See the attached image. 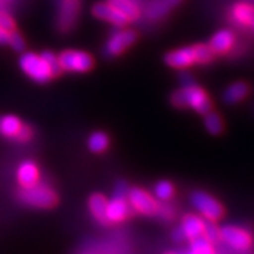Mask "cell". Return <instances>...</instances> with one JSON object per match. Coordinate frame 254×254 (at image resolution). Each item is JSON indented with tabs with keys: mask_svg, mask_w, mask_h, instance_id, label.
I'll return each mask as SVG.
<instances>
[{
	"mask_svg": "<svg viewBox=\"0 0 254 254\" xmlns=\"http://www.w3.org/2000/svg\"><path fill=\"white\" fill-rule=\"evenodd\" d=\"M107 206L108 200L101 193L92 194L88 200V207H90L91 214L101 224L109 223L107 218Z\"/></svg>",
	"mask_w": 254,
	"mask_h": 254,
	"instance_id": "18",
	"label": "cell"
},
{
	"mask_svg": "<svg viewBox=\"0 0 254 254\" xmlns=\"http://www.w3.org/2000/svg\"><path fill=\"white\" fill-rule=\"evenodd\" d=\"M165 63L175 69H186L196 64L194 47H183L179 50L171 51L165 56Z\"/></svg>",
	"mask_w": 254,
	"mask_h": 254,
	"instance_id": "10",
	"label": "cell"
},
{
	"mask_svg": "<svg viewBox=\"0 0 254 254\" xmlns=\"http://www.w3.org/2000/svg\"><path fill=\"white\" fill-rule=\"evenodd\" d=\"M88 148H90L91 152L94 153H101L108 148L109 145V137L105 132H101V131H96L94 134H91L88 137Z\"/></svg>",
	"mask_w": 254,
	"mask_h": 254,
	"instance_id": "22",
	"label": "cell"
},
{
	"mask_svg": "<svg viewBox=\"0 0 254 254\" xmlns=\"http://www.w3.org/2000/svg\"><path fill=\"white\" fill-rule=\"evenodd\" d=\"M57 59L61 70L70 71V73H86L94 66V59L84 51H64Z\"/></svg>",
	"mask_w": 254,
	"mask_h": 254,
	"instance_id": "4",
	"label": "cell"
},
{
	"mask_svg": "<svg viewBox=\"0 0 254 254\" xmlns=\"http://www.w3.org/2000/svg\"><path fill=\"white\" fill-rule=\"evenodd\" d=\"M182 0H153L147 7V17L152 21H157L167 16L171 9H174Z\"/></svg>",
	"mask_w": 254,
	"mask_h": 254,
	"instance_id": "16",
	"label": "cell"
},
{
	"mask_svg": "<svg viewBox=\"0 0 254 254\" xmlns=\"http://www.w3.org/2000/svg\"><path fill=\"white\" fill-rule=\"evenodd\" d=\"M10 47L13 48L14 51L17 52H22L25 50V40L22 38L20 33H17V31H10L9 33V42H8Z\"/></svg>",
	"mask_w": 254,
	"mask_h": 254,
	"instance_id": "29",
	"label": "cell"
},
{
	"mask_svg": "<svg viewBox=\"0 0 254 254\" xmlns=\"http://www.w3.org/2000/svg\"><path fill=\"white\" fill-rule=\"evenodd\" d=\"M235 43V35L231 30L227 29H223V30H219L213 35V38L210 39V48L213 50L214 54L222 55L226 54L232 48Z\"/></svg>",
	"mask_w": 254,
	"mask_h": 254,
	"instance_id": "17",
	"label": "cell"
},
{
	"mask_svg": "<svg viewBox=\"0 0 254 254\" xmlns=\"http://www.w3.org/2000/svg\"><path fill=\"white\" fill-rule=\"evenodd\" d=\"M166 254H178V253H166Z\"/></svg>",
	"mask_w": 254,
	"mask_h": 254,
	"instance_id": "35",
	"label": "cell"
},
{
	"mask_svg": "<svg viewBox=\"0 0 254 254\" xmlns=\"http://www.w3.org/2000/svg\"><path fill=\"white\" fill-rule=\"evenodd\" d=\"M127 200H128L130 206L135 211H137V213H140L143 215H148V217L157 214L158 209H160L157 201L154 200L148 192L141 190V188L136 187L128 190Z\"/></svg>",
	"mask_w": 254,
	"mask_h": 254,
	"instance_id": "7",
	"label": "cell"
},
{
	"mask_svg": "<svg viewBox=\"0 0 254 254\" xmlns=\"http://www.w3.org/2000/svg\"><path fill=\"white\" fill-rule=\"evenodd\" d=\"M92 14L100 20L108 21L116 26H124L128 22L126 17L120 13L116 8H113L109 3H97L92 7Z\"/></svg>",
	"mask_w": 254,
	"mask_h": 254,
	"instance_id": "12",
	"label": "cell"
},
{
	"mask_svg": "<svg viewBox=\"0 0 254 254\" xmlns=\"http://www.w3.org/2000/svg\"><path fill=\"white\" fill-rule=\"evenodd\" d=\"M130 204L127 197L122 196H116L108 201L107 206V218L109 223H118V222L125 221L128 214H130Z\"/></svg>",
	"mask_w": 254,
	"mask_h": 254,
	"instance_id": "11",
	"label": "cell"
},
{
	"mask_svg": "<svg viewBox=\"0 0 254 254\" xmlns=\"http://www.w3.org/2000/svg\"><path fill=\"white\" fill-rule=\"evenodd\" d=\"M181 227L187 240H194V239L200 238L204 234L205 221L198 215L187 214L183 217Z\"/></svg>",
	"mask_w": 254,
	"mask_h": 254,
	"instance_id": "14",
	"label": "cell"
},
{
	"mask_svg": "<svg viewBox=\"0 0 254 254\" xmlns=\"http://www.w3.org/2000/svg\"><path fill=\"white\" fill-rule=\"evenodd\" d=\"M17 179L21 187H30L39 182V169L33 161H24L18 166L17 170Z\"/></svg>",
	"mask_w": 254,
	"mask_h": 254,
	"instance_id": "15",
	"label": "cell"
},
{
	"mask_svg": "<svg viewBox=\"0 0 254 254\" xmlns=\"http://www.w3.org/2000/svg\"><path fill=\"white\" fill-rule=\"evenodd\" d=\"M249 92L247 83L244 82H235L228 86L223 92V100L226 104H236L245 99Z\"/></svg>",
	"mask_w": 254,
	"mask_h": 254,
	"instance_id": "19",
	"label": "cell"
},
{
	"mask_svg": "<svg viewBox=\"0 0 254 254\" xmlns=\"http://www.w3.org/2000/svg\"><path fill=\"white\" fill-rule=\"evenodd\" d=\"M221 239L228 247L240 252L248 251L253 244L251 232L235 224H227L221 228Z\"/></svg>",
	"mask_w": 254,
	"mask_h": 254,
	"instance_id": "6",
	"label": "cell"
},
{
	"mask_svg": "<svg viewBox=\"0 0 254 254\" xmlns=\"http://www.w3.org/2000/svg\"><path fill=\"white\" fill-rule=\"evenodd\" d=\"M9 42V31H5L0 27V44H8Z\"/></svg>",
	"mask_w": 254,
	"mask_h": 254,
	"instance_id": "34",
	"label": "cell"
},
{
	"mask_svg": "<svg viewBox=\"0 0 254 254\" xmlns=\"http://www.w3.org/2000/svg\"><path fill=\"white\" fill-rule=\"evenodd\" d=\"M190 241H192V243H190V252L186 254H214L213 245H211L210 241L206 240L204 236H200V238Z\"/></svg>",
	"mask_w": 254,
	"mask_h": 254,
	"instance_id": "23",
	"label": "cell"
},
{
	"mask_svg": "<svg viewBox=\"0 0 254 254\" xmlns=\"http://www.w3.org/2000/svg\"><path fill=\"white\" fill-rule=\"evenodd\" d=\"M21 122L16 116H4L0 117V135L8 137V139H14L18 134V131L22 127Z\"/></svg>",
	"mask_w": 254,
	"mask_h": 254,
	"instance_id": "20",
	"label": "cell"
},
{
	"mask_svg": "<svg viewBox=\"0 0 254 254\" xmlns=\"http://www.w3.org/2000/svg\"><path fill=\"white\" fill-rule=\"evenodd\" d=\"M79 14V0H60L57 26L63 33H67L74 27Z\"/></svg>",
	"mask_w": 254,
	"mask_h": 254,
	"instance_id": "9",
	"label": "cell"
},
{
	"mask_svg": "<svg viewBox=\"0 0 254 254\" xmlns=\"http://www.w3.org/2000/svg\"><path fill=\"white\" fill-rule=\"evenodd\" d=\"M40 56L43 57L44 61H46L48 65H50L51 69H52V71H54L55 77H56V75H59V74L63 71L61 70L60 65H59V59H57V57L55 56V55L52 54L51 51H44V52H42V54H40Z\"/></svg>",
	"mask_w": 254,
	"mask_h": 254,
	"instance_id": "28",
	"label": "cell"
},
{
	"mask_svg": "<svg viewBox=\"0 0 254 254\" xmlns=\"http://www.w3.org/2000/svg\"><path fill=\"white\" fill-rule=\"evenodd\" d=\"M18 197L27 206L50 209L57 204V194L47 183L38 182L30 187H22Z\"/></svg>",
	"mask_w": 254,
	"mask_h": 254,
	"instance_id": "2",
	"label": "cell"
},
{
	"mask_svg": "<svg viewBox=\"0 0 254 254\" xmlns=\"http://www.w3.org/2000/svg\"><path fill=\"white\" fill-rule=\"evenodd\" d=\"M154 194L156 197L162 201H167L174 194V186L167 181H161L154 186Z\"/></svg>",
	"mask_w": 254,
	"mask_h": 254,
	"instance_id": "25",
	"label": "cell"
},
{
	"mask_svg": "<svg viewBox=\"0 0 254 254\" xmlns=\"http://www.w3.org/2000/svg\"><path fill=\"white\" fill-rule=\"evenodd\" d=\"M33 128L30 126H27V125H22L21 127V130L18 131V134L17 136L14 137V140H17L18 143H27V141L30 140L31 137H33Z\"/></svg>",
	"mask_w": 254,
	"mask_h": 254,
	"instance_id": "31",
	"label": "cell"
},
{
	"mask_svg": "<svg viewBox=\"0 0 254 254\" xmlns=\"http://www.w3.org/2000/svg\"><path fill=\"white\" fill-rule=\"evenodd\" d=\"M112 7L124 14L128 21H134L140 16V9L132 0H109Z\"/></svg>",
	"mask_w": 254,
	"mask_h": 254,
	"instance_id": "21",
	"label": "cell"
},
{
	"mask_svg": "<svg viewBox=\"0 0 254 254\" xmlns=\"http://www.w3.org/2000/svg\"><path fill=\"white\" fill-rule=\"evenodd\" d=\"M20 66L27 77L37 83H47L51 78L55 77L54 71L43 57L34 52H26L21 56Z\"/></svg>",
	"mask_w": 254,
	"mask_h": 254,
	"instance_id": "3",
	"label": "cell"
},
{
	"mask_svg": "<svg viewBox=\"0 0 254 254\" xmlns=\"http://www.w3.org/2000/svg\"><path fill=\"white\" fill-rule=\"evenodd\" d=\"M136 34L132 30H118L112 34L104 47V55L107 57L118 56L125 50L134 44Z\"/></svg>",
	"mask_w": 254,
	"mask_h": 254,
	"instance_id": "8",
	"label": "cell"
},
{
	"mask_svg": "<svg viewBox=\"0 0 254 254\" xmlns=\"http://www.w3.org/2000/svg\"><path fill=\"white\" fill-rule=\"evenodd\" d=\"M128 186H127L126 182L124 181H120L117 182V184H116V187H114V192L113 194H116V196H122V197H127V194H128Z\"/></svg>",
	"mask_w": 254,
	"mask_h": 254,
	"instance_id": "32",
	"label": "cell"
},
{
	"mask_svg": "<svg viewBox=\"0 0 254 254\" xmlns=\"http://www.w3.org/2000/svg\"><path fill=\"white\" fill-rule=\"evenodd\" d=\"M171 103L178 108H190L197 113L206 114L210 112L211 103L206 92L196 84L183 86L171 96Z\"/></svg>",
	"mask_w": 254,
	"mask_h": 254,
	"instance_id": "1",
	"label": "cell"
},
{
	"mask_svg": "<svg viewBox=\"0 0 254 254\" xmlns=\"http://www.w3.org/2000/svg\"><path fill=\"white\" fill-rule=\"evenodd\" d=\"M0 27L4 29L5 31H13L14 30V21L13 18L4 10H0Z\"/></svg>",
	"mask_w": 254,
	"mask_h": 254,
	"instance_id": "30",
	"label": "cell"
},
{
	"mask_svg": "<svg viewBox=\"0 0 254 254\" xmlns=\"http://www.w3.org/2000/svg\"><path fill=\"white\" fill-rule=\"evenodd\" d=\"M194 54H196V63L197 64H207L214 59V52L207 44H197L193 46Z\"/></svg>",
	"mask_w": 254,
	"mask_h": 254,
	"instance_id": "26",
	"label": "cell"
},
{
	"mask_svg": "<svg viewBox=\"0 0 254 254\" xmlns=\"http://www.w3.org/2000/svg\"><path fill=\"white\" fill-rule=\"evenodd\" d=\"M231 18L240 26L254 30V5L248 3L235 4L231 9Z\"/></svg>",
	"mask_w": 254,
	"mask_h": 254,
	"instance_id": "13",
	"label": "cell"
},
{
	"mask_svg": "<svg viewBox=\"0 0 254 254\" xmlns=\"http://www.w3.org/2000/svg\"><path fill=\"white\" fill-rule=\"evenodd\" d=\"M204 122L206 130L213 135H219L223 131V122H222V118L218 116L214 112H207L206 114H204Z\"/></svg>",
	"mask_w": 254,
	"mask_h": 254,
	"instance_id": "24",
	"label": "cell"
},
{
	"mask_svg": "<svg viewBox=\"0 0 254 254\" xmlns=\"http://www.w3.org/2000/svg\"><path fill=\"white\" fill-rule=\"evenodd\" d=\"M202 236H204L206 240L210 241V243H215V241H218L221 239V228H218L217 226H215L214 222H205V228Z\"/></svg>",
	"mask_w": 254,
	"mask_h": 254,
	"instance_id": "27",
	"label": "cell"
},
{
	"mask_svg": "<svg viewBox=\"0 0 254 254\" xmlns=\"http://www.w3.org/2000/svg\"><path fill=\"white\" fill-rule=\"evenodd\" d=\"M190 202L206 221H219L224 214L223 206L211 194L202 190H196L190 194Z\"/></svg>",
	"mask_w": 254,
	"mask_h": 254,
	"instance_id": "5",
	"label": "cell"
},
{
	"mask_svg": "<svg viewBox=\"0 0 254 254\" xmlns=\"http://www.w3.org/2000/svg\"><path fill=\"white\" fill-rule=\"evenodd\" d=\"M171 238H173V240H174V241H178V243L187 240V239H186V235H184V232H183V230H182L181 226H179V227H177L174 231H173V234H171Z\"/></svg>",
	"mask_w": 254,
	"mask_h": 254,
	"instance_id": "33",
	"label": "cell"
}]
</instances>
